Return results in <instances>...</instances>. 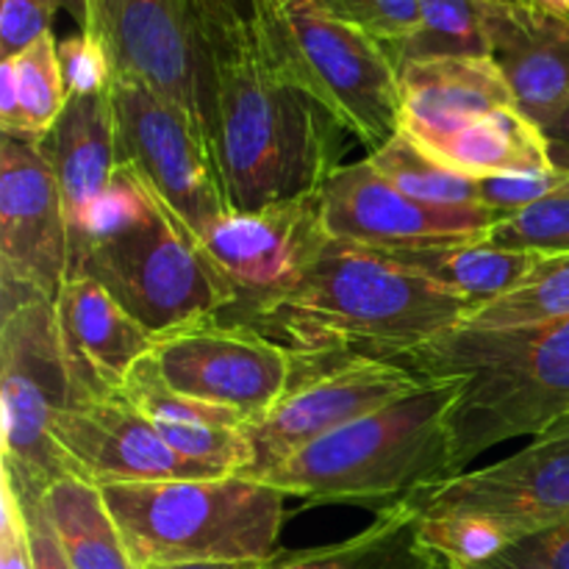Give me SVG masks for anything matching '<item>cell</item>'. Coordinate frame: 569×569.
I'll use <instances>...</instances> for the list:
<instances>
[{"label":"cell","mask_w":569,"mask_h":569,"mask_svg":"<svg viewBox=\"0 0 569 569\" xmlns=\"http://www.w3.org/2000/svg\"><path fill=\"white\" fill-rule=\"evenodd\" d=\"M59 64L64 76L67 94H94L106 92L114 83L109 53L103 42L92 33H72L59 42Z\"/></svg>","instance_id":"34"},{"label":"cell","mask_w":569,"mask_h":569,"mask_svg":"<svg viewBox=\"0 0 569 569\" xmlns=\"http://www.w3.org/2000/svg\"><path fill=\"white\" fill-rule=\"evenodd\" d=\"M120 161L198 242L231 214L214 150L200 122L148 83L114 78Z\"/></svg>","instance_id":"10"},{"label":"cell","mask_w":569,"mask_h":569,"mask_svg":"<svg viewBox=\"0 0 569 569\" xmlns=\"http://www.w3.org/2000/svg\"><path fill=\"white\" fill-rule=\"evenodd\" d=\"M439 164L472 178L553 167L548 137L517 109H500L415 142Z\"/></svg>","instance_id":"23"},{"label":"cell","mask_w":569,"mask_h":569,"mask_svg":"<svg viewBox=\"0 0 569 569\" xmlns=\"http://www.w3.org/2000/svg\"><path fill=\"white\" fill-rule=\"evenodd\" d=\"M64 76L53 33L37 39L14 59L0 61V131L20 142L42 144L64 111Z\"/></svg>","instance_id":"27"},{"label":"cell","mask_w":569,"mask_h":569,"mask_svg":"<svg viewBox=\"0 0 569 569\" xmlns=\"http://www.w3.org/2000/svg\"><path fill=\"white\" fill-rule=\"evenodd\" d=\"M59 0H3L0 9V53L14 59L37 39L48 37Z\"/></svg>","instance_id":"36"},{"label":"cell","mask_w":569,"mask_h":569,"mask_svg":"<svg viewBox=\"0 0 569 569\" xmlns=\"http://www.w3.org/2000/svg\"><path fill=\"white\" fill-rule=\"evenodd\" d=\"M322 194L328 239L372 250L433 248L489 239L498 214L487 209H433L400 192L367 159L333 170Z\"/></svg>","instance_id":"16"},{"label":"cell","mask_w":569,"mask_h":569,"mask_svg":"<svg viewBox=\"0 0 569 569\" xmlns=\"http://www.w3.org/2000/svg\"><path fill=\"white\" fill-rule=\"evenodd\" d=\"M20 506L28 522V537H31L33 569H72L64 550H61L59 537H56L48 509H44V495H39V498H20Z\"/></svg>","instance_id":"38"},{"label":"cell","mask_w":569,"mask_h":569,"mask_svg":"<svg viewBox=\"0 0 569 569\" xmlns=\"http://www.w3.org/2000/svg\"><path fill=\"white\" fill-rule=\"evenodd\" d=\"M209 144L231 211L320 192L342 156V122L298 87L256 28L214 26Z\"/></svg>","instance_id":"1"},{"label":"cell","mask_w":569,"mask_h":569,"mask_svg":"<svg viewBox=\"0 0 569 569\" xmlns=\"http://www.w3.org/2000/svg\"><path fill=\"white\" fill-rule=\"evenodd\" d=\"M456 569H569V517L559 526L509 545L492 559Z\"/></svg>","instance_id":"35"},{"label":"cell","mask_w":569,"mask_h":569,"mask_svg":"<svg viewBox=\"0 0 569 569\" xmlns=\"http://www.w3.org/2000/svg\"><path fill=\"white\" fill-rule=\"evenodd\" d=\"M92 37L114 78L148 83L194 117L209 137L214 48L203 0H89Z\"/></svg>","instance_id":"11"},{"label":"cell","mask_w":569,"mask_h":569,"mask_svg":"<svg viewBox=\"0 0 569 569\" xmlns=\"http://www.w3.org/2000/svg\"><path fill=\"white\" fill-rule=\"evenodd\" d=\"M389 361L422 378L465 376L450 415L456 476L489 448L569 417V320L511 331L456 328Z\"/></svg>","instance_id":"5"},{"label":"cell","mask_w":569,"mask_h":569,"mask_svg":"<svg viewBox=\"0 0 569 569\" xmlns=\"http://www.w3.org/2000/svg\"><path fill=\"white\" fill-rule=\"evenodd\" d=\"M383 253L415 270L417 276L442 287L445 292L470 303L472 311L509 295L539 261V256L498 248L489 239L433 244V248L383 250Z\"/></svg>","instance_id":"24"},{"label":"cell","mask_w":569,"mask_h":569,"mask_svg":"<svg viewBox=\"0 0 569 569\" xmlns=\"http://www.w3.org/2000/svg\"><path fill=\"white\" fill-rule=\"evenodd\" d=\"M545 137L550 144V159L561 170H569V111L565 117L553 122V126L545 128Z\"/></svg>","instance_id":"40"},{"label":"cell","mask_w":569,"mask_h":569,"mask_svg":"<svg viewBox=\"0 0 569 569\" xmlns=\"http://www.w3.org/2000/svg\"><path fill=\"white\" fill-rule=\"evenodd\" d=\"M422 537L420 517L406 503L381 511L370 528L326 548L276 553L270 569H442Z\"/></svg>","instance_id":"25"},{"label":"cell","mask_w":569,"mask_h":569,"mask_svg":"<svg viewBox=\"0 0 569 569\" xmlns=\"http://www.w3.org/2000/svg\"><path fill=\"white\" fill-rule=\"evenodd\" d=\"M420 28L398 44H383L395 67L445 56H489L483 0H417Z\"/></svg>","instance_id":"30"},{"label":"cell","mask_w":569,"mask_h":569,"mask_svg":"<svg viewBox=\"0 0 569 569\" xmlns=\"http://www.w3.org/2000/svg\"><path fill=\"white\" fill-rule=\"evenodd\" d=\"M528 3L537 6V9H542V11H550V14L569 20V0H528Z\"/></svg>","instance_id":"43"},{"label":"cell","mask_w":569,"mask_h":569,"mask_svg":"<svg viewBox=\"0 0 569 569\" xmlns=\"http://www.w3.org/2000/svg\"><path fill=\"white\" fill-rule=\"evenodd\" d=\"M214 26H244L264 31L283 0H203Z\"/></svg>","instance_id":"39"},{"label":"cell","mask_w":569,"mask_h":569,"mask_svg":"<svg viewBox=\"0 0 569 569\" xmlns=\"http://www.w3.org/2000/svg\"><path fill=\"white\" fill-rule=\"evenodd\" d=\"M64 198L70 242L92 228L120 172L117 117L111 89L72 94L42 144Z\"/></svg>","instance_id":"20"},{"label":"cell","mask_w":569,"mask_h":569,"mask_svg":"<svg viewBox=\"0 0 569 569\" xmlns=\"http://www.w3.org/2000/svg\"><path fill=\"white\" fill-rule=\"evenodd\" d=\"M320 3L387 48L403 42L420 28L417 0H320Z\"/></svg>","instance_id":"33"},{"label":"cell","mask_w":569,"mask_h":569,"mask_svg":"<svg viewBox=\"0 0 569 569\" xmlns=\"http://www.w3.org/2000/svg\"><path fill=\"white\" fill-rule=\"evenodd\" d=\"M72 400L56 303L33 292L3 289L0 322V417L3 476L17 498H39L72 472L53 439V422Z\"/></svg>","instance_id":"9"},{"label":"cell","mask_w":569,"mask_h":569,"mask_svg":"<svg viewBox=\"0 0 569 569\" xmlns=\"http://www.w3.org/2000/svg\"><path fill=\"white\" fill-rule=\"evenodd\" d=\"M72 472L98 487L222 478L181 459L126 395H76L53 422Z\"/></svg>","instance_id":"17"},{"label":"cell","mask_w":569,"mask_h":569,"mask_svg":"<svg viewBox=\"0 0 569 569\" xmlns=\"http://www.w3.org/2000/svg\"><path fill=\"white\" fill-rule=\"evenodd\" d=\"M122 395L181 459L214 476H244L253 467L248 422L220 406L176 392L161 378L153 356L133 367Z\"/></svg>","instance_id":"21"},{"label":"cell","mask_w":569,"mask_h":569,"mask_svg":"<svg viewBox=\"0 0 569 569\" xmlns=\"http://www.w3.org/2000/svg\"><path fill=\"white\" fill-rule=\"evenodd\" d=\"M431 378L417 376L409 367L372 356L345 359H303L298 356V376L281 403L248 426L253 467L244 478H256L287 461L306 445L328 437L337 428L415 395Z\"/></svg>","instance_id":"13"},{"label":"cell","mask_w":569,"mask_h":569,"mask_svg":"<svg viewBox=\"0 0 569 569\" xmlns=\"http://www.w3.org/2000/svg\"><path fill=\"white\" fill-rule=\"evenodd\" d=\"M56 303L61 350L76 395H120L156 348V333L133 320L94 278L70 272Z\"/></svg>","instance_id":"19"},{"label":"cell","mask_w":569,"mask_h":569,"mask_svg":"<svg viewBox=\"0 0 569 569\" xmlns=\"http://www.w3.org/2000/svg\"><path fill=\"white\" fill-rule=\"evenodd\" d=\"M70 272L94 278L156 337L237 303L203 244L122 161L92 228L70 242Z\"/></svg>","instance_id":"4"},{"label":"cell","mask_w":569,"mask_h":569,"mask_svg":"<svg viewBox=\"0 0 569 569\" xmlns=\"http://www.w3.org/2000/svg\"><path fill=\"white\" fill-rule=\"evenodd\" d=\"M0 569H33L26 515L6 476H0Z\"/></svg>","instance_id":"37"},{"label":"cell","mask_w":569,"mask_h":569,"mask_svg":"<svg viewBox=\"0 0 569 569\" xmlns=\"http://www.w3.org/2000/svg\"><path fill=\"white\" fill-rule=\"evenodd\" d=\"M70 278V222L39 144H0V289L56 300Z\"/></svg>","instance_id":"15"},{"label":"cell","mask_w":569,"mask_h":569,"mask_svg":"<svg viewBox=\"0 0 569 569\" xmlns=\"http://www.w3.org/2000/svg\"><path fill=\"white\" fill-rule=\"evenodd\" d=\"M448 569L492 559L569 517V417L498 465L465 470L400 500Z\"/></svg>","instance_id":"6"},{"label":"cell","mask_w":569,"mask_h":569,"mask_svg":"<svg viewBox=\"0 0 569 569\" xmlns=\"http://www.w3.org/2000/svg\"><path fill=\"white\" fill-rule=\"evenodd\" d=\"M150 356L176 392L233 411L248 426L264 420L298 376L292 350L222 317L161 333Z\"/></svg>","instance_id":"12"},{"label":"cell","mask_w":569,"mask_h":569,"mask_svg":"<svg viewBox=\"0 0 569 569\" xmlns=\"http://www.w3.org/2000/svg\"><path fill=\"white\" fill-rule=\"evenodd\" d=\"M44 509L72 569H139L98 483L67 472L44 492Z\"/></svg>","instance_id":"26"},{"label":"cell","mask_w":569,"mask_h":569,"mask_svg":"<svg viewBox=\"0 0 569 569\" xmlns=\"http://www.w3.org/2000/svg\"><path fill=\"white\" fill-rule=\"evenodd\" d=\"M200 244L237 295V303L222 320L248 322L261 306L287 295L326 250L322 194H300L256 211H231Z\"/></svg>","instance_id":"14"},{"label":"cell","mask_w":569,"mask_h":569,"mask_svg":"<svg viewBox=\"0 0 569 569\" xmlns=\"http://www.w3.org/2000/svg\"><path fill=\"white\" fill-rule=\"evenodd\" d=\"M465 387V376L431 378L415 395L306 445L253 481L315 506L392 509L420 489L456 476L450 415Z\"/></svg>","instance_id":"3"},{"label":"cell","mask_w":569,"mask_h":569,"mask_svg":"<svg viewBox=\"0 0 569 569\" xmlns=\"http://www.w3.org/2000/svg\"><path fill=\"white\" fill-rule=\"evenodd\" d=\"M276 64L326 106L367 153L400 133V76L376 37L320 0H283L261 31Z\"/></svg>","instance_id":"8"},{"label":"cell","mask_w":569,"mask_h":569,"mask_svg":"<svg viewBox=\"0 0 569 569\" xmlns=\"http://www.w3.org/2000/svg\"><path fill=\"white\" fill-rule=\"evenodd\" d=\"M139 569L187 561H267L287 495L244 476L100 487Z\"/></svg>","instance_id":"7"},{"label":"cell","mask_w":569,"mask_h":569,"mask_svg":"<svg viewBox=\"0 0 569 569\" xmlns=\"http://www.w3.org/2000/svg\"><path fill=\"white\" fill-rule=\"evenodd\" d=\"M556 194H569V170L556 164L548 170L478 178V200L483 209L498 217L515 214L526 206L556 198Z\"/></svg>","instance_id":"32"},{"label":"cell","mask_w":569,"mask_h":569,"mask_svg":"<svg viewBox=\"0 0 569 569\" xmlns=\"http://www.w3.org/2000/svg\"><path fill=\"white\" fill-rule=\"evenodd\" d=\"M59 3L76 20L78 31L92 33V3L89 0H59Z\"/></svg>","instance_id":"42"},{"label":"cell","mask_w":569,"mask_h":569,"mask_svg":"<svg viewBox=\"0 0 569 569\" xmlns=\"http://www.w3.org/2000/svg\"><path fill=\"white\" fill-rule=\"evenodd\" d=\"M144 569H270L267 561H187V565H156Z\"/></svg>","instance_id":"41"},{"label":"cell","mask_w":569,"mask_h":569,"mask_svg":"<svg viewBox=\"0 0 569 569\" xmlns=\"http://www.w3.org/2000/svg\"><path fill=\"white\" fill-rule=\"evenodd\" d=\"M561 320H569V256H550L539 259L509 295L476 309L459 328L511 331Z\"/></svg>","instance_id":"29"},{"label":"cell","mask_w":569,"mask_h":569,"mask_svg":"<svg viewBox=\"0 0 569 569\" xmlns=\"http://www.w3.org/2000/svg\"><path fill=\"white\" fill-rule=\"evenodd\" d=\"M489 59L515 109L545 131L569 111V20L528 0H483Z\"/></svg>","instance_id":"18"},{"label":"cell","mask_w":569,"mask_h":569,"mask_svg":"<svg viewBox=\"0 0 569 569\" xmlns=\"http://www.w3.org/2000/svg\"><path fill=\"white\" fill-rule=\"evenodd\" d=\"M367 161L392 187H398L400 192L420 200V203L433 206V209H483L481 200H478V178L439 164L403 133L389 139L376 153H367Z\"/></svg>","instance_id":"28"},{"label":"cell","mask_w":569,"mask_h":569,"mask_svg":"<svg viewBox=\"0 0 569 569\" xmlns=\"http://www.w3.org/2000/svg\"><path fill=\"white\" fill-rule=\"evenodd\" d=\"M489 242L539 256H569V194H556L495 222Z\"/></svg>","instance_id":"31"},{"label":"cell","mask_w":569,"mask_h":569,"mask_svg":"<svg viewBox=\"0 0 569 569\" xmlns=\"http://www.w3.org/2000/svg\"><path fill=\"white\" fill-rule=\"evenodd\" d=\"M400 76V133L411 142L515 109V98L489 56H445L409 61Z\"/></svg>","instance_id":"22"},{"label":"cell","mask_w":569,"mask_h":569,"mask_svg":"<svg viewBox=\"0 0 569 569\" xmlns=\"http://www.w3.org/2000/svg\"><path fill=\"white\" fill-rule=\"evenodd\" d=\"M470 311L383 250L328 239L311 270L242 326L303 359H395L465 326Z\"/></svg>","instance_id":"2"}]
</instances>
